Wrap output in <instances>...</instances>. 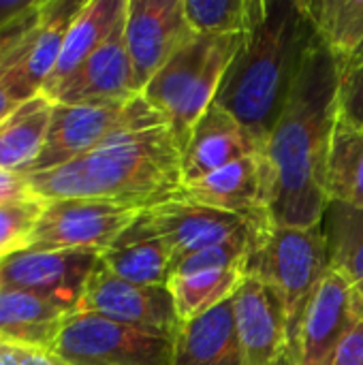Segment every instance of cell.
I'll return each instance as SVG.
<instances>
[{
	"instance_id": "6da1fadb",
	"label": "cell",
	"mask_w": 363,
	"mask_h": 365,
	"mask_svg": "<svg viewBox=\"0 0 363 365\" xmlns=\"http://www.w3.org/2000/svg\"><path fill=\"white\" fill-rule=\"evenodd\" d=\"M340 64L315 32L280 118L265 143L272 167V222L285 227L321 225L327 205L325 167L338 120Z\"/></svg>"
},
{
	"instance_id": "7a4b0ae2",
	"label": "cell",
	"mask_w": 363,
	"mask_h": 365,
	"mask_svg": "<svg viewBox=\"0 0 363 365\" xmlns=\"http://www.w3.org/2000/svg\"><path fill=\"white\" fill-rule=\"evenodd\" d=\"M182 186V148L160 113L128 124L88 154L28 175V190L43 201L116 199L150 207Z\"/></svg>"
},
{
	"instance_id": "3957f363",
	"label": "cell",
	"mask_w": 363,
	"mask_h": 365,
	"mask_svg": "<svg viewBox=\"0 0 363 365\" xmlns=\"http://www.w3.org/2000/svg\"><path fill=\"white\" fill-rule=\"evenodd\" d=\"M312 34L300 0H259L255 24L220 83L214 103L242 122L263 150Z\"/></svg>"
},
{
	"instance_id": "277c9868",
	"label": "cell",
	"mask_w": 363,
	"mask_h": 365,
	"mask_svg": "<svg viewBox=\"0 0 363 365\" xmlns=\"http://www.w3.org/2000/svg\"><path fill=\"white\" fill-rule=\"evenodd\" d=\"M244 41L246 34H197L143 88V101L165 118L180 148L186 145L193 126L216 101Z\"/></svg>"
},
{
	"instance_id": "5b68a950",
	"label": "cell",
	"mask_w": 363,
	"mask_h": 365,
	"mask_svg": "<svg viewBox=\"0 0 363 365\" xmlns=\"http://www.w3.org/2000/svg\"><path fill=\"white\" fill-rule=\"evenodd\" d=\"M327 272L329 257L321 225L285 227L270 222L259 231L248 255L246 276H252L276 291L285 306L295 357L302 319Z\"/></svg>"
},
{
	"instance_id": "8992f818",
	"label": "cell",
	"mask_w": 363,
	"mask_h": 365,
	"mask_svg": "<svg viewBox=\"0 0 363 365\" xmlns=\"http://www.w3.org/2000/svg\"><path fill=\"white\" fill-rule=\"evenodd\" d=\"M173 342L169 334L75 312L51 353L66 365H173Z\"/></svg>"
},
{
	"instance_id": "52a82bcc",
	"label": "cell",
	"mask_w": 363,
	"mask_h": 365,
	"mask_svg": "<svg viewBox=\"0 0 363 365\" xmlns=\"http://www.w3.org/2000/svg\"><path fill=\"white\" fill-rule=\"evenodd\" d=\"M141 205L116 199L47 201L28 250H98L111 248L137 220Z\"/></svg>"
},
{
	"instance_id": "ba28073f",
	"label": "cell",
	"mask_w": 363,
	"mask_h": 365,
	"mask_svg": "<svg viewBox=\"0 0 363 365\" xmlns=\"http://www.w3.org/2000/svg\"><path fill=\"white\" fill-rule=\"evenodd\" d=\"M263 227H257L227 212H218L212 207L184 203V201H165L143 207L137 220L131 225V229L116 244L139 242V240H163L169 246L175 263L197 250L235 237L255 235Z\"/></svg>"
},
{
	"instance_id": "9c48e42d",
	"label": "cell",
	"mask_w": 363,
	"mask_h": 365,
	"mask_svg": "<svg viewBox=\"0 0 363 365\" xmlns=\"http://www.w3.org/2000/svg\"><path fill=\"white\" fill-rule=\"evenodd\" d=\"M152 113L156 111L143 101V96L103 105L53 103L45 145L28 175L43 173L75 160L88 154L116 130L145 120Z\"/></svg>"
},
{
	"instance_id": "30bf717a",
	"label": "cell",
	"mask_w": 363,
	"mask_h": 365,
	"mask_svg": "<svg viewBox=\"0 0 363 365\" xmlns=\"http://www.w3.org/2000/svg\"><path fill=\"white\" fill-rule=\"evenodd\" d=\"M274 178L265 154L235 160L201 180L182 184L167 201H184L240 216L257 227L272 222Z\"/></svg>"
},
{
	"instance_id": "8fae6325",
	"label": "cell",
	"mask_w": 363,
	"mask_h": 365,
	"mask_svg": "<svg viewBox=\"0 0 363 365\" xmlns=\"http://www.w3.org/2000/svg\"><path fill=\"white\" fill-rule=\"evenodd\" d=\"M195 36L184 0H126L124 41L135 90L141 94L150 79Z\"/></svg>"
},
{
	"instance_id": "7c38bea8",
	"label": "cell",
	"mask_w": 363,
	"mask_h": 365,
	"mask_svg": "<svg viewBox=\"0 0 363 365\" xmlns=\"http://www.w3.org/2000/svg\"><path fill=\"white\" fill-rule=\"evenodd\" d=\"M98 250H24L0 263V289H19L79 310Z\"/></svg>"
},
{
	"instance_id": "4fadbf2b",
	"label": "cell",
	"mask_w": 363,
	"mask_h": 365,
	"mask_svg": "<svg viewBox=\"0 0 363 365\" xmlns=\"http://www.w3.org/2000/svg\"><path fill=\"white\" fill-rule=\"evenodd\" d=\"M77 312H94L105 319L175 336L182 327L167 287H141L113 276L103 261L88 278Z\"/></svg>"
},
{
	"instance_id": "5bb4252c",
	"label": "cell",
	"mask_w": 363,
	"mask_h": 365,
	"mask_svg": "<svg viewBox=\"0 0 363 365\" xmlns=\"http://www.w3.org/2000/svg\"><path fill=\"white\" fill-rule=\"evenodd\" d=\"M233 310L246 365H300L276 291L246 276L233 295Z\"/></svg>"
},
{
	"instance_id": "9a60e30c",
	"label": "cell",
	"mask_w": 363,
	"mask_h": 365,
	"mask_svg": "<svg viewBox=\"0 0 363 365\" xmlns=\"http://www.w3.org/2000/svg\"><path fill=\"white\" fill-rule=\"evenodd\" d=\"M124 17L116 24L105 43L58 88L51 96L53 103L103 105L141 96L133 81V64L124 41Z\"/></svg>"
},
{
	"instance_id": "2e32d148",
	"label": "cell",
	"mask_w": 363,
	"mask_h": 365,
	"mask_svg": "<svg viewBox=\"0 0 363 365\" xmlns=\"http://www.w3.org/2000/svg\"><path fill=\"white\" fill-rule=\"evenodd\" d=\"M357 317L353 289L342 276L329 269L302 319L297 364L329 365L334 351L351 331Z\"/></svg>"
},
{
	"instance_id": "e0dca14e",
	"label": "cell",
	"mask_w": 363,
	"mask_h": 365,
	"mask_svg": "<svg viewBox=\"0 0 363 365\" xmlns=\"http://www.w3.org/2000/svg\"><path fill=\"white\" fill-rule=\"evenodd\" d=\"M263 145L229 111L212 103L182 148V184L201 180L235 160L261 154Z\"/></svg>"
},
{
	"instance_id": "ac0fdd59",
	"label": "cell",
	"mask_w": 363,
	"mask_h": 365,
	"mask_svg": "<svg viewBox=\"0 0 363 365\" xmlns=\"http://www.w3.org/2000/svg\"><path fill=\"white\" fill-rule=\"evenodd\" d=\"M83 4L86 0H45L41 26L2 73L4 83L19 103L43 90L58 64L66 34Z\"/></svg>"
},
{
	"instance_id": "d6986e66",
	"label": "cell",
	"mask_w": 363,
	"mask_h": 365,
	"mask_svg": "<svg viewBox=\"0 0 363 365\" xmlns=\"http://www.w3.org/2000/svg\"><path fill=\"white\" fill-rule=\"evenodd\" d=\"M173 365H246L233 297L182 323L173 342Z\"/></svg>"
},
{
	"instance_id": "ffe728a7",
	"label": "cell",
	"mask_w": 363,
	"mask_h": 365,
	"mask_svg": "<svg viewBox=\"0 0 363 365\" xmlns=\"http://www.w3.org/2000/svg\"><path fill=\"white\" fill-rule=\"evenodd\" d=\"M71 314L73 312L64 306L41 295L19 289H0L2 340L51 353Z\"/></svg>"
},
{
	"instance_id": "44dd1931",
	"label": "cell",
	"mask_w": 363,
	"mask_h": 365,
	"mask_svg": "<svg viewBox=\"0 0 363 365\" xmlns=\"http://www.w3.org/2000/svg\"><path fill=\"white\" fill-rule=\"evenodd\" d=\"M124 13L126 0H86L66 34L58 64L41 92L51 98L58 88L105 43Z\"/></svg>"
},
{
	"instance_id": "7402d4cb",
	"label": "cell",
	"mask_w": 363,
	"mask_h": 365,
	"mask_svg": "<svg viewBox=\"0 0 363 365\" xmlns=\"http://www.w3.org/2000/svg\"><path fill=\"white\" fill-rule=\"evenodd\" d=\"M53 101L39 92L0 122V169L28 175L45 145Z\"/></svg>"
},
{
	"instance_id": "603a6c76",
	"label": "cell",
	"mask_w": 363,
	"mask_h": 365,
	"mask_svg": "<svg viewBox=\"0 0 363 365\" xmlns=\"http://www.w3.org/2000/svg\"><path fill=\"white\" fill-rule=\"evenodd\" d=\"M329 269L353 289L355 308H363V210L327 201L321 220Z\"/></svg>"
},
{
	"instance_id": "cb8c5ba5",
	"label": "cell",
	"mask_w": 363,
	"mask_h": 365,
	"mask_svg": "<svg viewBox=\"0 0 363 365\" xmlns=\"http://www.w3.org/2000/svg\"><path fill=\"white\" fill-rule=\"evenodd\" d=\"M327 201H338L363 210V128L344 120H336L327 167H325Z\"/></svg>"
},
{
	"instance_id": "d4e9b609",
	"label": "cell",
	"mask_w": 363,
	"mask_h": 365,
	"mask_svg": "<svg viewBox=\"0 0 363 365\" xmlns=\"http://www.w3.org/2000/svg\"><path fill=\"white\" fill-rule=\"evenodd\" d=\"M246 278V263L169 278V293L180 323H188L231 299Z\"/></svg>"
},
{
	"instance_id": "484cf974",
	"label": "cell",
	"mask_w": 363,
	"mask_h": 365,
	"mask_svg": "<svg viewBox=\"0 0 363 365\" xmlns=\"http://www.w3.org/2000/svg\"><path fill=\"white\" fill-rule=\"evenodd\" d=\"M300 6L342 68L363 43V0H300Z\"/></svg>"
},
{
	"instance_id": "4316f807",
	"label": "cell",
	"mask_w": 363,
	"mask_h": 365,
	"mask_svg": "<svg viewBox=\"0 0 363 365\" xmlns=\"http://www.w3.org/2000/svg\"><path fill=\"white\" fill-rule=\"evenodd\" d=\"M103 265L118 278L141 287H167L173 255L163 240L113 244L101 252Z\"/></svg>"
},
{
	"instance_id": "83f0119b",
	"label": "cell",
	"mask_w": 363,
	"mask_h": 365,
	"mask_svg": "<svg viewBox=\"0 0 363 365\" xmlns=\"http://www.w3.org/2000/svg\"><path fill=\"white\" fill-rule=\"evenodd\" d=\"M259 0H184L186 19L195 34H246L257 17Z\"/></svg>"
},
{
	"instance_id": "f1b7e54d",
	"label": "cell",
	"mask_w": 363,
	"mask_h": 365,
	"mask_svg": "<svg viewBox=\"0 0 363 365\" xmlns=\"http://www.w3.org/2000/svg\"><path fill=\"white\" fill-rule=\"evenodd\" d=\"M47 201L32 192L6 203H0V263L30 248L32 233Z\"/></svg>"
},
{
	"instance_id": "f546056e",
	"label": "cell",
	"mask_w": 363,
	"mask_h": 365,
	"mask_svg": "<svg viewBox=\"0 0 363 365\" xmlns=\"http://www.w3.org/2000/svg\"><path fill=\"white\" fill-rule=\"evenodd\" d=\"M43 13L45 0H34L30 9H26L24 13H19L15 19L0 28V75L11 66V62L30 41V36L36 32V28L43 21Z\"/></svg>"
},
{
	"instance_id": "4dcf8cb0",
	"label": "cell",
	"mask_w": 363,
	"mask_h": 365,
	"mask_svg": "<svg viewBox=\"0 0 363 365\" xmlns=\"http://www.w3.org/2000/svg\"><path fill=\"white\" fill-rule=\"evenodd\" d=\"M338 118L363 128V56H355L340 68Z\"/></svg>"
},
{
	"instance_id": "1f68e13d",
	"label": "cell",
	"mask_w": 363,
	"mask_h": 365,
	"mask_svg": "<svg viewBox=\"0 0 363 365\" xmlns=\"http://www.w3.org/2000/svg\"><path fill=\"white\" fill-rule=\"evenodd\" d=\"M329 365H363V317H357L351 331L342 338Z\"/></svg>"
},
{
	"instance_id": "d6a6232c",
	"label": "cell",
	"mask_w": 363,
	"mask_h": 365,
	"mask_svg": "<svg viewBox=\"0 0 363 365\" xmlns=\"http://www.w3.org/2000/svg\"><path fill=\"white\" fill-rule=\"evenodd\" d=\"M30 195L28 190V175L21 173H11V171H2L0 169V203L19 199Z\"/></svg>"
},
{
	"instance_id": "836d02e7",
	"label": "cell",
	"mask_w": 363,
	"mask_h": 365,
	"mask_svg": "<svg viewBox=\"0 0 363 365\" xmlns=\"http://www.w3.org/2000/svg\"><path fill=\"white\" fill-rule=\"evenodd\" d=\"M34 0H0V28L6 26L11 19H15L19 13L30 9Z\"/></svg>"
},
{
	"instance_id": "e575fe53",
	"label": "cell",
	"mask_w": 363,
	"mask_h": 365,
	"mask_svg": "<svg viewBox=\"0 0 363 365\" xmlns=\"http://www.w3.org/2000/svg\"><path fill=\"white\" fill-rule=\"evenodd\" d=\"M26 349L28 346H21V344H15V342L0 338V365H19Z\"/></svg>"
},
{
	"instance_id": "d590c367",
	"label": "cell",
	"mask_w": 363,
	"mask_h": 365,
	"mask_svg": "<svg viewBox=\"0 0 363 365\" xmlns=\"http://www.w3.org/2000/svg\"><path fill=\"white\" fill-rule=\"evenodd\" d=\"M19 365H66L62 359H58L49 351H36V349H26L21 364Z\"/></svg>"
},
{
	"instance_id": "8d00e7d4",
	"label": "cell",
	"mask_w": 363,
	"mask_h": 365,
	"mask_svg": "<svg viewBox=\"0 0 363 365\" xmlns=\"http://www.w3.org/2000/svg\"><path fill=\"white\" fill-rule=\"evenodd\" d=\"M19 105V101L15 98V94L9 90V86L4 83L2 75H0V122Z\"/></svg>"
},
{
	"instance_id": "74e56055",
	"label": "cell",
	"mask_w": 363,
	"mask_h": 365,
	"mask_svg": "<svg viewBox=\"0 0 363 365\" xmlns=\"http://www.w3.org/2000/svg\"><path fill=\"white\" fill-rule=\"evenodd\" d=\"M355 56H363V43H362V47H359V51H357ZM355 56H353V58H355ZM353 58H351V60H353Z\"/></svg>"
},
{
	"instance_id": "f35d334b",
	"label": "cell",
	"mask_w": 363,
	"mask_h": 365,
	"mask_svg": "<svg viewBox=\"0 0 363 365\" xmlns=\"http://www.w3.org/2000/svg\"><path fill=\"white\" fill-rule=\"evenodd\" d=\"M355 310H357V314H359V317H363V308H355Z\"/></svg>"
}]
</instances>
